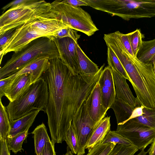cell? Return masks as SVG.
Returning a JSON list of instances; mask_svg holds the SVG:
<instances>
[{"label": "cell", "instance_id": "cell-1", "mask_svg": "<svg viewBox=\"0 0 155 155\" xmlns=\"http://www.w3.org/2000/svg\"><path fill=\"white\" fill-rule=\"evenodd\" d=\"M49 64L42 77L49 91L45 111L51 142L61 143L75 115L84 104L98 83L104 65L97 73L77 74L59 58L49 59Z\"/></svg>", "mask_w": 155, "mask_h": 155}, {"label": "cell", "instance_id": "cell-2", "mask_svg": "<svg viewBox=\"0 0 155 155\" xmlns=\"http://www.w3.org/2000/svg\"><path fill=\"white\" fill-rule=\"evenodd\" d=\"M110 48L125 71L140 105L155 107V73L153 63H144L129 54L120 42L114 43Z\"/></svg>", "mask_w": 155, "mask_h": 155}, {"label": "cell", "instance_id": "cell-3", "mask_svg": "<svg viewBox=\"0 0 155 155\" xmlns=\"http://www.w3.org/2000/svg\"><path fill=\"white\" fill-rule=\"evenodd\" d=\"M56 58H60V54L54 41L48 37L38 38L13 54L0 68V80L15 74L38 59Z\"/></svg>", "mask_w": 155, "mask_h": 155}, {"label": "cell", "instance_id": "cell-4", "mask_svg": "<svg viewBox=\"0 0 155 155\" xmlns=\"http://www.w3.org/2000/svg\"><path fill=\"white\" fill-rule=\"evenodd\" d=\"M48 98V84L41 77L6 107L10 120L19 119L34 110H43L45 113Z\"/></svg>", "mask_w": 155, "mask_h": 155}, {"label": "cell", "instance_id": "cell-5", "mask_svg": "<svg viewBox=\"0 0 155 155\" xmlns=\"http://www.w3.org/2000/svg\"><path fill=\"white\" fill-rule=\"evenodd\" d=\"M51 4L44 0H27L10 8L0 16V33L40 17L52 16Z\"/></svg>", "mask_w": 155, "mask_h": 155}, {"label": "cell", "instance_id": "cell-6", "mask_svg": "<svg viewBox=\"0 0 155 155\" xmlns=\"http://www.w3.org/2000/svg\"><path fill=\"white\" fill-rule=\"evenodd\" d=\"M50 4V11L68 28L88 36L98 30L90 14L81 8L73 7L64 0H57Z\"/></svg>", "mask_w": 155, "mask_h": 155}, {"label": "cell", "instance_id": "cell-7", "mask_svg": "<svg viewBox=\"0 0 155 155\" xmlns=\"http://www.w3.org/2000/svg\"><path fill=\"white\" fill-rule=\"evenodd\" d=\"M115 132L128 139L141 150L151 144L155 137V129L140 124L134 119L117 125Z\"/></svg>", "mask_w": 155, "mask_h": 155}, {"label": "cell", "instance_id": "cell-8", "mask_svg": "<svg viewBox=\"0 0 155 155\" xmlns=\"http://www.w3.org/2000/svg\"><path fill=\"white\" fill-rule=\"evenodd\" d=\"M114 10L117 16L126 21L151 18L155 16V0H118Z\"/></svg>", "mask_w": 155, "mask_h": 155}, {"label": "cell", "instance_id": "cell-9", "mask_svg": "<svg viewBox=\"0 0 155 155\" xmlns=\"http://www.w3.org/2000/svg\"><path fill=\"white\" fill-rule=\"evenodd\" d=\"M85 102L74 116L71 123L78 143L77 155H83L85 153L88 141L97 125L88 114Z\"/></svg>", "mask_w": 155, "mask_h": 155}, {"label": "cell", "instance_id": "cell-10", "mask_svg": "<svg viewBox=\"0 0 155 155\" xmlns=\"http://www.w3.org/2000/svg\"><path fill=\"white\" fill-rule=\"evenodd\" d=\"M42 37L43 36L31 31L28 23L17 27L4 50L0 53L1 61L3 56L7 53L17 52L32 40Z\"/></svg>", "mask_w": 155, "mask_h": 155}, {"label": "cell", "instance_id": "cell-11", "mask_svg": "<svg viewBox=\"0 0 155 155\" xmlns=\"http://www.w3.org/2000/svg\"><path fill=\"white\" fill-rule=\"evenodd\" d=\"M52 39L57 46L60 58L63 62L76 73L80 74L76 51L77 41L68 37Z\"/></svg>", "mask_w": 155, "mask_h": 155}, {"label": "cell", "instance_id": "cell-12", "mask_svg": "<svg viewBox=\"0 0 155 155\" xmlns=\"http://www.w3.org/2000/svg\"><path fill=\"white\" fill-rule=\"evenodd\" d=\"M28 23L31 31L51 38L58 31L68 28L55 16L41 17Z\"/></svg>", "mask_w": 155, "mask_h": 155}, {"label": "cell", "instance_id": "cell-13", "mask_svg": "<svg viewBox=\"0 0 155 155\" xmlns=\"http://www.w3.org/2000/svg\"><path fill=\"white\" fill-rule=\"evenodd\" d=\"M98 82L100 87L103 104L105 109L107 111L116 97L112 68L109 66L103 69Z\"/></svg>", "mask_w": 155, "mask_h": 155}, {"label": "cell", "instance_id": "cell-14", "mask_svg": "<svg viewBox=\"0 0 155 155\" xmlns=\"http://www.w3.org/2000/svg\"><path fill=\"white\" fill-rule=\"evenodd\" d=\"M87 111L92 119L97 124L107 111L103 106L99 84L98 82L85 102Z\"/></svg>", "mask_w": 155, "mask_h": 155}, {"label": "cell", "instance_id": "cell-15", "mask_svg": "<svg viewBox=\"0 0 155 155\" xmlns=\"http://www.w3.org/2000/svg\"><path fill=\"white\" fill-rule=\"evenodd\" d=\"M112 70L116 97L122 100L134 108L141 106L130 90L127 82V79L114 70L112 69Z\"/></svg>", "mask_w": 155, "mask_h": 155}, {"label": "cell", "instance_id": "cell-16", "mask_svg": "<svg viewBox=\"0 0 155 155\" xmlns=\"http://www.w3.org/2000/svg\"><path fill=\"white\" fill-rule=\"evenodd\" d=\"M49 60L47 58L38 59L8 77L10 79H13L22 74H29L31 76L32 84L41 78L43 73L47 70L49 64Z\"/></svg>", "mask_w": 155, "mask_h": 155}, {"label": "cell", "instance_id": "cell-17", "mask_svg": "<svg viewBox=\"0 0 155 155\" xmlns=\"http://www.w3.org/2000/svg\"><path fill=\"white\" fill-rule=\"evenodd\" d=\"M12 79L5 95L10 102L15 100L31 84L29 74H22Z\"/></svg>", "mask_w": 155, "mask_h": 155}, {"label": "cell", "instance_id": "cell-18", "mask_svg": "<svg viewBox=\"0 0 155 155\" xmlns=\"http://www.w3.org/2000/svg\"><path fill=\"white\" fill-rule=\"evenodd\" d=\"M110 117L104 118L97 125L89 138L85 149L88 150L102 143L108 131L110 130Z\"/></svg>", "mask_w": 155, "mask_h": 155}, {"label": "cell", "instance_id": "cell-19", "mask_svg": "<svg viewBox=\"0 0 155 155\" xmlns=\"http://www.w3.org/2000/svg\"><path fill=\"white\" fill-rule=\"evenodd\" d=\"M39 111V110H34L19 119L10 121L11 128L8 137H13L29 130Z\"/></svg>", "mask_w": 155, "mask_h": 155}, {"label": "cell", "instance_id": "cell-20", "mask_svg": "<svg viewBox=\"0 0 155 155\" xmlns=\"http://www.w3.org/2000/svg\"><path fill=\"white\" fill-rule=\"evenodd\" d=\"M110 108L114 110L117 125H121L126 122L130 117L134 108L128 104L116 97Z\"/></svg>", "mask_w": 155, "mask_h": 155}, {"label": "cell", "instance_id": "cell-21", "mask_svg": "<svg viewBox=\"0 0 155 155\" xmlns=\"http://www.w3.org/2000/svg\"><path fill=\"white\" fill-rule=\"evenodd\" d=\"M76 51L81 74H92L98 72L100 69L97 65L87 57L78 44L77 45Z\"/></svg>", "mask_w": 155, "mask_h": 155}, {"label": "cell", "instance_id": "cell-22", "mask_svg": "<svg viewBox=\"0 0 155 155\" xmlns=\"http://www.w3.org/2000/svg\"><path fill=\"white\" fill-rule=\"evenodd\" d=\"M137 58L144 63H153L155 59V38L148 41H143Z\"/></svg>", "mask_w": 155, "mask_h": 155}, {"label": "cell", "instance_id": "cell-23", "mask_svg": "<svg viewBox=\"0 0 155 155\" xmlns=\"http://www.w3.org/2000/svg\"><path fill=\"white\" fill-rule=\"evenodd\" d=\"M32 134L34 136L35 153L39 155L46 142L50 141L45 124L42 123L37 126Z\"/></svg>", "mask_w": 155, "mask_h": 155}, {"label": "cell", "instance_id": "cell-24", "mask_svg": "<svg viewBox=\"0 0 155 155\" xmlns=\"http://www.w3.org/2000/svg\"><path fill=\"white\" fill-rule=\"evenodd\" d=\"M10 120L6 107L0 100V138L6 139L10 130Z\"/></svg>", "mask_w": 155, "mask_h": 155}, {"label": "cell", "instance_id": "cell-25", "mask_svg": "<svg viewBox=\"0 0 155 155\" xmlns=\"http://www.w3.org/2000/svg\"><path fill=\"white\" fill-rule=\"evenodd\" d=\"M28 131L26 130L12 137H8L6 140L8 150L15 153L23 150L22 145L27 136Z\"/></svg>", "mask_w": 155, "mask_h": 155}, {"label": "cell", "instance_id": "cell-26", "mask_svg": "<svg viewBox=\"0 0 155 155\" xmlns=\"http://www.w3.org/2000/svg\"><path fill=\"white\" fill-rule=\"evenodd\" d=\"M142 115L134 119L138 122L150 128L155 129V107H144Z\"/></svg>", "mask_w": 155, "mask_h": 155}, {"label": "cell", "instance_id": "cell-27", "mask_svg": "<svg viewBox=\"0 0 155 155\" xmlns=\"http://www.w3.org/2000/svg\"><path fill=\"white\" fill-rule=\"evenodd\" d=\"M107 55L108 66L129 81V78L119 59L114 51L109 47H107Z\"/></svg>", "mask_w": 155, "mask_h": 155}, {"label": "cell", "instance_id": "cell-28", "mask_svg": "<svg viewBox=\"0 0 155 155\" xmlns=\"http://www.w3.org/2000/svg\"><path fill=\"white\" fill-rule=\"evenodd\" d=\"M129 38L134 55L137 57V53L142 44V39L145 37L140 29L128 33Z\"/></svg>", "mask_w": 155, "mask_h": 155}, {"label": "cell", "instance_id": "cell-29", "mask_svg": "<svg viewBox=\"0 0 155 155\" xmlns=\"http://www.w3.org/2000/svg\"><path fill=\"white\" fill-rule=\"evenodd\" d=\"M115 143L117 144L124 145H132L131 143L127 138L117 133L115 131L109 130L102 143Z\"/></svg>", "mask_w": 155, "mask_h": 155}, {"label": "cell", "instance_id": "cell-30", "mask_svg": "<svg viewBox=\"0 0 155 155\" xmlns=\"http://www.w3.org/2000/svg\"><path fill=\"white\" fill-rule=\"evenodd\" d=\"M116 145L115 143H101L88 150L86 155H109Z\"/></svg>", "mask_w": 155, "mask_h": 155}, {"label": "cell", "instance_id": "cell-31", "mask_svg": "<svg viewBox=\"0 0 155 155\" xmlns=\"http://www.w3.org/2000/svg\"><path fill=\"white\" fill-rule=\"evenodd\" d=\"M68 147L73 154H77L79 149V145L77 137L71 124L68 130L64 140Z\"/></svg>", "mask_w": 155, "mask_h": 155}, {"label": "cell", "instance_id": "cell-32", "mask_svg": "<svg viewBox=\"0 0 155 155\" xmlns=\"http://www.w3.org/2000/svg\"><path fill=\"white\" fill-rule=\"evenodd\" d=\"M138 150L133 145L117 144L109 155H134Z\"/></svg>", "mask_w": 155, "mask_h": 155}, {"label": "cell", "instance_id": "cell-33", "mask_svg": "<svg viewBox=\"0 0 155 155\" xmlns=\"http://www.w3.org/2000/svg\"><path fill=\"white\" fill-rule=\"evenodd\" d=\"M80 35L78 34L77 31L69 28L62 29L58 31L54 36H51V38H58L68 37L71 38L75 41H77L80 38Z\"/></svg>", "mask_w": 155, "mask_h": 155}, {"label": "cell", "instance_id": "cell-34", "mask_svg": "<svg viewBox=\"0 0 155 155\" xmlns=\"http://www.w3.org/2000/svg\"><path fill=\"white\" fill-rule=\"evenodd\" d=\"M17 28H12L0 33V53H1L4 50Z\"/></svg>", "mask_w": 155, "mask_h": 155}, {"label": "cell", "instance_id": "cell-35", "mask_svg": "<svg viewBox=\"0 0 155 155\" xmlns=\"http://www.w3.org/2000/svg\"><path fill=\"white\" fill-rule=\"evenodd\" d=\"M118 33L121 41L125 49L131 55L135 57L131 47L128 34H124L119 31Z\"/></svg>", "mask_w": 155, "mask_h": 155}, {"label": "cell", "instance_id": "cell-36", "mask_svg": "<svg viewBox=\"0 0 155 155\" xmlns=\"http://www.w3.org/2000/svg\"><path fill=\"white\" fill-rule=\"evenodd\" d=\"M13 79L8 77L0 80V98L5 96Z\"/></svg>", "mask_w": 155, "mask_h": 155}, {"label": "cell", "instance_id": "cell-37", "mask_svg": "<svg viewBox=\"0 0 155 155\" xmlns=\"http://www.w3.org/2000/svg\"><path fill=\"white\" fill-rule=\"evenodd\" d=\"M53 144L50 140L45 143L44 148L39 155H56Z\"/></svg>", "mask_w": 155, "mask_h": 155}, {"label": "cell", "instance_id": "cell-38", "mask_svg": "<svg viewBox=\"0 0 155 155\" xmlns=\"http://www.w3.org/2000/svg\"><path fill=\"white\" fill-rule=\"evenodd\" d=\"M0 155H10L6 139L0 138Z\"/></svg>", "mask_w": 155, "mask_h": 155}, {"label": "cell", "instance_id": "cell-39", "mask_svg": "<svg viewBox=\"0 0 155 155\" xmlns=\"http://www.w3.org/2000/svg\"><path fill=\"white\" fill-rule=\"evenodd\" d=\"M144 106L141 105L140 106L136 107L134 108L131 115L127 120L130 119H134L141 116L144 114L143 112V109Z\"/></svg>", "mask_w": 155, "mask_h": 155}, {"label": "cell", "instance_id": "cell-40", "mask_svg": "<svg viewBox=\"0 0 155 155\" xmlns=\"http://www.w3.org/2000/svg\"><path fill=\"white\" fill-rule=\"evenodd\" d=\"M65 2L74 7H78L81 6H89L88 4L84 0H64Z\"/></svg>", "mask_w": 155, "mask_h": 155}, {"label": "cell", "instance_id": "cell-41", "mask_svg": "<svg viewBox=\"0 0 155 155\" xmlns=\"http://www.w3.org/2000/svg\"><path fill=\"white\" fill-rule=\"evenodd\" d=\"M27 0H14L10 2L4 6L2 9L3 11L2 12L4 13V12L7 9L10 7V8L15 6L19 4L22 3L26 1Z\"/></svg>", "mask_w": 155, "mask_h": 155}, {"label": "cell", "instance_id": "cell-42", "mask_svg": "<svg viewBox=\"0 0 155 155\" xmlns=\"http://www.w3.org/2000/svg\"><path fill=\"white\" fill-rule=\"evenodd\" d=\"M147 152L149 155H155V137Z\"/></svg>", "mask_w": 155, "mask_h": 155}, {"label": "cell", "instance_id": "cell-43", "mask_svg": "<svg viewBox=\"0 0 155 155\" xmlns=\"http://www.w3.org/2000/svg\"><path fill=\"white\" fill-rule=\"evenodd\" d=\"M67 152L64 155H74L72 153L70 148L68 147Z\"/></svg>", "mask_w": 155, "mask_h": 155}, {"label": "cell", "instance_id": "cell-44", "mask_svg": "<svg viewBox=\"0 0 155 155\" xmlns=\"http://www.w3.org/2000/svg\"><path fill=\"white\" fill-rule=\"evenodd\" d=\"M147 152L145 151L144 150H141V151L137 155H146Z\"/></svg>", "mask_w": 155, "mask_h": 155}, {"label": "cell", "instance_id": "cell-45", "mask_svg": "<svg viewBox=\"0 0 155 155\" xmlns=\"http://www.w3.org/2000/svg\"><path fill=\"white\" fill-rule=\"evenodd\" d=\"M153 67H154V72H155V63L154 62V61L153 62Z\"/></svg>", "mask_w": 155, "mask_h": 155}, {"label": "cell", "instance_id": "cell-46", "mask_svg": "<svg viewBox=\"0 0 155 155\" xmlns=\"http://www.w3.org/2000/svg\"><path fill=\"white\" fill-rule=\"evenodd\" d=\"M154 63H155V60H154Z\"/></svg>", "mask_w": 155, "mask_h": 155}]
</instances>
